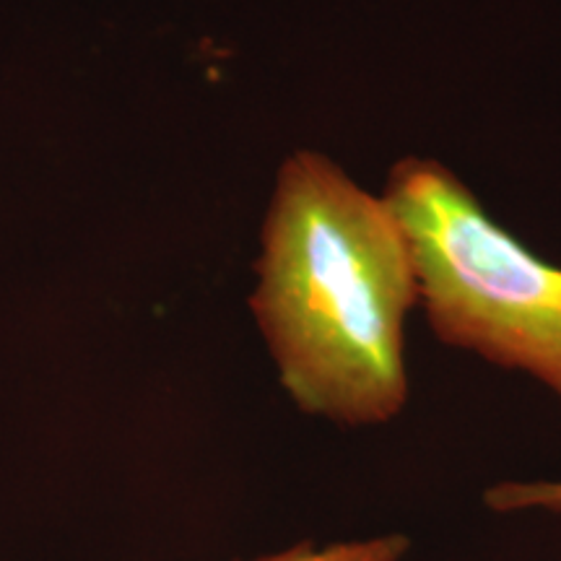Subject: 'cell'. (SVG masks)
<instances>
[{
	"label": "cell",
	"mask_w": 561,
	"mask_h": 561,
	"mask_svg": "<svg viewBox=\"0 0 561 561\" xmlns=\"http://www.w3.org/2000/svg\"><path fill=\"white\" fill-rule=\"evenodd\" d=\"M250 297L278 380L310 416L377 426L409 401L405 318L419 273L390 203L333 159L297 151L280 164Z\"/></svg>",
	"instance_id": "cell-1"
},
{
	"label": "cell",
	"mask_w": 561,
	"mask_h": 561,
	"mask_svg": "<svg viewBox=\"0 0 561 561\" xmlns=\"http://www.w3.org/2000/svg\"><path fill=\"white\" fill-rule=\"evenodd\" d=\"M382 198L409 234L432 333L561 398V268L491 219L437 159L398 161Z\"/></svg>",
	"instance_id": "cell-2"
},
{
	"label": "cell",
	"mask_w": 561,
	"mask_h": 561,
	"mask_svg": "<svg viewBox=\"0 0 561 561\" xmlns=\"http://www.w3.org/2000/svg\"><path fill=\"white\" fill-rule=\"evenodd\" d=\"M411 541L405 536L367 538V541H341L331 546L301 543L297 549L273 553L255 561H401Z\"/></svg>",
	"instance_id": "cell-3"
},
{
	"label": "cell",
	"mask_w": 561,
	"mask_h": 561,
	"mask_svg": "<svg viewBox=\"0 0 561 561\" xmlns=\"http://www.w3.org/2000/svg\"><path fill=\"white\" fill-rule=\"evenodd\" d=\"M483 502L494 512H561V481H507L489 489Z\"/></svg>",
	"instance_id": "cell-4"
}]
</instances>
